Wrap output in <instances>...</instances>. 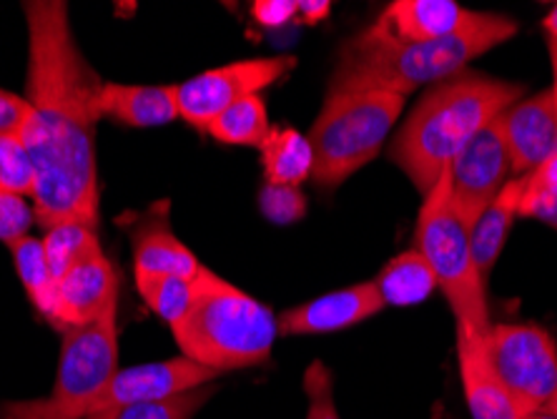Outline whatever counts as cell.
I'll list each match as a JSON object with an SVG mask.
<instances>
[{"label":"cell","instance_id":"1","mask_svg":"<svg viewBox=\"0 0 557 419\" xmlns=\"http://www.w3.org/2000/svg\"><path fill=\"white\" fill-rule=\"evenodd\" d=\"M28 21L30 116L21 141L36 171L33 211L44 229L63 221L98 226L96 98L103 81L88 65L71 33L69 5L59 0L23 3Z\"/></svg>","mask_w":557,"mask_h":419},{"label":"cell","instance_id":"2","mask_svg":"<svg viewBox=\"0 0 557 419\" xmlns=\"http://www.w3.org/2000/svg\"><path fill=\"white\" fill-rule=\"evenodd\" d=\"M522 96V86L478 71H460L424 90L392 138L389 159L405 171L422 196L480 131Z\"/></svg>","mask_w":557,"mask_h":419},{"label":"cell","instance_id":"3","mask_svg":"<svg viewBox=\"0 0 557 419\" xmlns=\"http://www.w3.org/2000/svg\"><path fill=\"white\" fill-rule=\"evenodd\" d=\"M518 33V23L499 13L480 19L455 36L432 44H399L374 23L342 46L330 90H387L407 96L414 88L434 86Z\"/></svg>","mask_w":557,"mask_h":419},{"label":"cell","instance_id":"4","mask_svg":"<svg viewBox=\"0 0 557 419\" xmlns=\"http://www.w3.org/2000/svg\"><path fill=\"white\" fill-rule=\"evenodd\" d=\"M182 357L232 372L264 365L278 336L274 311L207 267L194 279V299L174 330Z\"/></svg>","mask_w":557,"mask_h":419},{"label":"cell","instance_id":"5","mask_svg":"<svg viewBox=\"0 0 557 419\" xmlns=\"http://www.w3.org/2000/svg\"><path fill=\"white\" fill-rule=\"evenodd\" d=\"M405 98L387 90H326L324 106L309 131L314 171L322 188H337L367 167L395 128Z\"/></svg>","mask_w":557,"mask_h":419},{"label":"cell","instance_id":"6","mask_svg":"<svg viewBox=\"0 0 557 419\" xmlns=\"http://www.w3.org/2000/svg\"><path fill=\"white\" fill-rule=\"evenodd\" d=\"M414 249L428 259L437 276V286L453 307L457 326L474 332L493 330L485 297L487 284L482 282L472 261L470 226L457 213L449 196V167L442 171L430 194L422 196Z\"/></svg>","mask_w":557,"mask_h":419},{"label":"cell","instance_id":"7","mask_svg":"<svg viewBox=\"0 0 557 419\" xmlns=\"http://www.w3.org/2000/svg\"><path fill=\"white\" fill-rule=\"evenodd\" d=\"M111 311L96 324L63 332L59 374L48 397L5 402L0 419H81L86 402L119 369V326Z\"/></svg>","mask_w":557,"mask_h":419},{"label":"cell","instance_id":"8","mask_svg":"<svg viewBox=\"0 0 557 419\" xmlns=\"http://www.w3.org/2000/svg\"><path fill=\"white\" fill-rule=\"evenodd\" d=\"M490 359L525 415L545 409L557 394V344L537 324H493Z\"/></svg>","mask_w":557,"mask_h":419},{"label":"cell","instance_id":"9","mask_svg":"<svg viewBox=\"0 0 557 419\" xmlns=\"http://www.w3.org/2000/svg\"><path fill=\"white\" fill-rule=\"evenodd\" d=\"M297 59L294 56H269V59H249L226 63L221 69L199 73L186 84L176 86L178 116L194 128L207 131L209 123L228 106L249 96H259L261 90L284 78Z\"/></svg>","mask_w":557,"mask_h":419},{"label":"cell","instance_id":"10","mask_svg":"<svg viewBox=\"0 0 557 419\" xmlns=\"http://www.w3.org/2000/svg\"><path fill=\"white\" fill-rule=\"evenodd\" d=\"M216 377L219 372H214V369L196 365L186 357L116 369L111 380L86 402L81 419L106 412V409L138 405V402L176 397V394L207 387Z\"/></svg>","mask_w":557,"mask_h":419},{"label":"cell","instance_id":"11","mask_svg":"<svg viewBox=\"0 0 557 419\" xmlns=\"http://www.w3.org/2000/svg\"><path fill=\"white\" fill-rule=\"evenodd\" d=\"M495 121L485 131H480L457 153V159L449 163V196H453V207L470 229L485 213L490 204L497 199V194L503 192L507 181H510L507 178L512 171L510 156H507L505 141L499 136Z\"/></svg>","mask_w":557,"mask_h":419},{"label":"cell","instance_id":"12","mask_svg":"<svg viewBox=\"0 0 557 419\" xmlns=\"http://www.w3.org/2000/svg\"><path fill=\"white\" fill-rule=\"evenodd\" d=\"M111 311H119L116 271L103 254H98L55 282L53 315L48 322L63 334L96 324Z\"/></svg>","mask_w":557,"mask_h":419},{"label":"cell","instance_id":"13","mask_svg":"<svg viewBox=\"0 0 557 419\" xmlns=\"http://www.w3.org/2000/svg\"><path fill=\"white\" fill-rule=\"evenodd\" d=\"M515 176H528L557 151V109L553 90L512 103L497 116Z\"/></svg>","mask_w":557,"mask_h":419},{"label":"cell","instance_id":"14","mask_svg":"<svg viewBox=\"0 0 557 419\" xmlns=\"http://www.w3.org/2000/svg\"><path fill=\"white\" fill-rule=\"evenodd\" d=\"M487 334L457 326V365L467 407L472 419H522L525 412L507 392L490 359Z\"/></svg>","mask_w":557,"mask_h":419},{"label":"cell","instance_id":"15","mask_svg":"<svg viewBox=\"0 0 557 419\" xmlns=\"http://www.w3.org/2000/svg\"><path fill=\"white\" fill-rule=\"evenodd\" d=\"M384 301L376 292L374 282L355 284L347 289L324 294L301 307H292L276 317L278 334H330L339 330H349L364 319L380 315Z\"/></svg>","mask_w":557,"mask_h":419},{"label":"cell","instance_id":"16","mask_svg":"<svg viewBox=\"0 0 557 419\" xmlns=\"http://www.w3.org/2000/svg\"><path fill=\"white\" fill-rule=\"evenodd\" d=\"M131 246H134L136 274H174L182 279H194L201 274L199 259L194 251L171 232L169 204H153L149 211L134 219L128 226Z\"/></svg>","mask_w":557,"mask_h":419},{"label":"cell","instance_id":"17","mask_svg":"<svg viewBox=\"0 0 557 419\" xmlns=\"http://www.w3.org/2000/svg\"><path fill=\"white\" fill-rule=\"evenodd\" d=\"M480 19L455 0H397L380 15V26L399 44H432L470 28Z\"/></svg>","mask_w":557,"mask_h":419},{"label":"cell","instance_id":"18","mask_svg":"<svg viewBox=\"0 0 557 419\" xmlns=\"http://www.w3.org/2000/svg\"><path fill=\"white\" fill-rule=\"evenodd\" d=\"M96 109L101 119H113L128 128L166 126L178 119L176 86L103 84Z\"/></svg>","mask_w":557,"mask_h":419},{"label":"cell","instance_id":"19","mask_svg":"<svg viewBox=\"0 0 557 419\" xmlns=\"http://www.w3.org/2000/svg\"><path fill=\"white\" fill-rule=\"evenodd\" d=\"M522 194H525V176H512L503 186V192L497 194V199L490 204L485 213H482L470 229L472 261L485 284L495 261L499 259V254H503V246L512 229V221L520 213Z\"/></svg>","mask_w":557,"mask_h":419},{"label":"cell","instance_id":"20","mask_svg":"<svg viewBox=\"0 0 557 419\" xmlns=\"http://www.w3.org/2000/svg\"><path fill=\"white\" fill-rule=\"evenodd\" d=\"M374 286L384 307H414L437 289V276L420 251L409 249L380 271Z\"/></svg>","mask_w":557,"mask_h":419},{"label":"cell","instance_id":"21","mask_svg":"<svg viewBox=\"0 0 557 419\" xmlns=\"http://www.w3.org/2000/svg\"><path fill=\"white\" fill-rule=\"evenodd\" d=\"M267 184L301 186L314 171V153L307 136L294 128H272L261 146Z\"/></svg>","mask_w":557,"mask_h":419},{"label":"cell","instance_id":"22","mask_svg":"<svg viewBox=\"0 0 557 419\" xmlns=\"http://www.w3.org/2000/svg\"><path fill=\"white\" fill-rule=\"evenodd\" d=\"M40 242H44L48 267H51L55 282L71 269L103 254L96 229L84 221H63V224L46 229V236Z\"/></svg>","mask_w":557,"mask_h":419},{"label":"cell","instance_id":"23","mask_svg":"<svg viewBox=\"0 0 557 419\" xmlns=\"http://www.w3.org/2000/svg\"><path fill=\"white\" fill-rule=\"evenodd\" d=\"M207 134H211L216 141L226 146H251V149H261L267 136L272 134L267 116V103L261 96H249L228 106L224 113L209 123Z\"/></svg>","mask_w":557,"mask_h":419},{"label":"cell","instance_id":"24","mask_svg":"<svg viewBox=\"0 0 557 419\" xmlns=\"http://www.w3.org/2000/svg\"><path fill=\"white\" fill-rule=\"evenodd\" d=\"M11 251L15 271H18L21 284L26 286V294L33 301V307L38 309V315L51 319L55 301V279L51 274V267H48L44 242L28 236V239L15 244Z\"/></svg>","mask_w":557,"mask_h":419},{"label":"cell","instance_id":"25","mask_svg":"<svg viewBox=\"0 0 557 419\" xmlns=\"http://www.w3.org/2000/svg\"><path fill=\"white\" fill-rule=\"evenodd\" d=\"M136 286L156 317L171 330L186 317L194 299V282L174 274H136Z\"/></svg>","mask_w":557,"mask_h":419},{"label":"cell","instance_id":"26","mask_svg":"<svg viewBox=\"0 0 557 419\" xmlns=\"http://www.w3.org/2000/svg\"><path fill=\"white\" fill-rule=\"evenodd\" d=\"M211 384L169 399H153V402H138V405L119 407V409H106L84 419H191L199 409L211 399Z\"/></svg>","mask_w":557,"mask_h":419},{"label":"cell","instance_id":"27","mask_svg":"<svg viewBox=\"0 0 557 419\" xmlns=\"http://www.w3.org/2000/svg\"><path fill=\"white\" fill-rule=\"evenodd\" d=\"M36 171L21 136H0V192L33 196Z\"/></svg>","mask_w":557,"mask_h":419},{"label":"cell","instance_id":"28","mask_svg":"<svg viewBox=\"0 0 557 419\" xmlns=\"http://www.w3.org/2000/svg\"><path fill=\"white\" fill-rule=\"evenodd\" d=\"M33 224H36V211L26 196L0 192V242L13 249L15 244L28 239Z\"/></svg>","mask_w":557,"mask_h":419},{"label":"cell","instance_id":"29","mask_svg":"<svg viewBox=\"0 0 557 419\" xmlns=\"http://www.w3.org/2000/svg\"><path fill=\"white\" fill-rule=\"evenodd\" d=\"M259 207L274 224H294L307 213V196L299 186L267 184L259 196Z\"/></svg>","mask_w":557,"mask_h":419},{"label":"cell","instance_id":"30","mask_svg":"<svg viewBox=\"0 0 557 419\" xmlns=\"http://www.w3.org/2000/svg\"><path fill=\"white\" fill-rule=\"evenodd\" d=\"M332 387V374L324 361H311L305 372V390L309 399L307 419H339Z\"/></svg>","mask_w":557,"mask_h":419},{"label":"cell","instance_id":"31","mask_svg":"<svg viewBox=\"0 0 557 419\" xmlns=\"http://www.w3.org/2000/svg\"><path fill=\"white\" fill-rule=\"evenodd\" d=\"M30 116V103L18 94L0 88V136H21Z\"/></svg>","mask_w":557,"mask_h":419},{"label":"cell","instance_id":"32","mask_svg":"<svg viewBox=\"0 0 557 419\" xmlns=\"http://www.w3.org/2000/svg\"><path fill=\"white\" fill-rule=\"evenodd\" d=\"M299 11L294 0H259L251 5V15L264 28H284Z\"/></svg>","mask_w":557,"mask_h":419},{"label":"cell","instance_id":"33","mask_svg":"<svg viewBox=\"0 0 557 419\" xmlns=\"http://www.w3.org/2000/svg\"><path fill=\"white\" fill-rule=\"evenodd\" d=\"M525 196H543L557 201V151L525 176Z\"/></svg>","mask_w":557,"mask_h":419},{"label":"cell","instance_id":"34","mask_svg":"<svg viewBox=\"0 0 557 419\" xmlns=\"http://www.w3.org/2000/svg\"><path fill=\"white\" fill-rule=\"evenodd\" d=\"M330 11L332 3H326V0H322V3H319V0H301L297 15L305 26H317L319 21H324L326 15H330Z\"/></svg>","mask_w":557,"mask_h":419},{"label":"cell","instance_id":"35","mask_svg":"<svg viewBox=\"0 0 557 419\" xmlns=\"http://www.w3.org/2000/svg\"><path fill=\"white\" fill-rule=\"evenodd\" d=\"M522 419H557V415L547 412V409H537V412H530V415H525Z\"/></svg>","mask_w":557,"mask_h":419},{"label":"cell","instance_id":"36","mask_svg":"<svg viewBox=\"0 0 557 419\" xmlns=\"http://www.w3.org/2000/svg\"><path fill=\"white\" fill-rule=\"evenodd\" d=\"M545 409H547V412H553V415H557V394H555V399H553V402H550V405H547Z\"/></svg>","mask_w":557,"mask_h":419},{"label":"cell","instance_id":"37","mask_svg":"<svg viewBox=\"0 0 557 419\" xmlns=\"http://www.w3.org/2000/svg\"><path fill=\"white\" fill-rule=\"evenodd\" d=\"M550 48H553V63H557V38H550Z\"/></svg>","mask_w":557,"mask_h":419},{"label":"cell","instance_id":"38","mask_svg":"<svg viewBox=\"0 0 557 419\" xmlns=\"http://www.w3.org/2000/svg\"><path fill=\"white\" fill-rule=\"evenodd\" d=\"M553 98H555V109H557V63H555V86H553Z\"/></svg>","mask_w":557,"mask_h":419}]
</instances>
